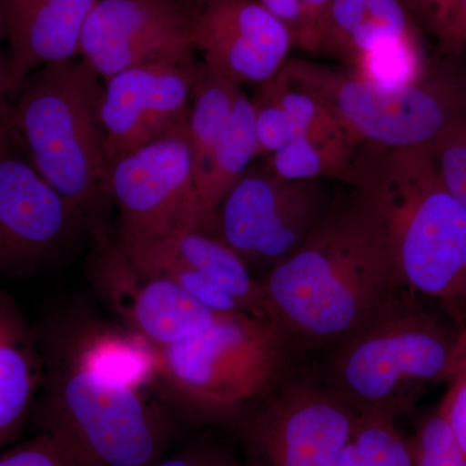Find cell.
Returning <instances> with one entry per match:
<instances>
[{
	"mask_svg": "<svg viewBox=\"0 0 466 466\" xmlns=\"http://www.w3.org/2000/svg\"><path fill=\"white\" fill-rule=\"evenodd\" d=\"M0 466H81L51 435L39 431L32 440L0 455Z\"/></svg>",
	"mask_w": 466,
	"mask_h": 466,
	"instance_id": "obj_28",
	"label": "cell"
},
{
	"mask_svg": "<svg viewBox=\"0 0 466 466\" xmlns=\"http://www.w3.org/2000/svg\"><path fill=\"white\" fill-rule=\"evenodd\" d=\"M284 69L323 104L355 147L425 146L466 116V67L453 61L431 60L421 78L397 88L308 58H290Z\"/></svg>",
	"mask_w": 466,
	"mask_h": 466,
	"instance_id": "obj_6",
	"label": "cell"
},
{
	"mask_svg": "<svg viewBox=\"0 0 466 466\" xmlns=\"http://www.w3.org/2000/svg\"><path fill=\"white\" fill-rule=\"evenodd\" d=\"M334 200L327 182L283 179L263 159L254 161L204 233L225 242L249 268L268 272L305 244Z\"/></svg>",
	"mask_w": 466,
	"mask_h": 466,
	"instance_id": "obj_8",
	"label": "cell"
},
{
	"mask_svg": "<svg viewBox=\"0 0 466 466\" xmlns=\"http://www.w3.org/2000/svg\"><path fill=\"white\" fill-rule=\"evenodd\" d=\"M357 147L346 139L296 137L263 158L279 177L297 182H341L351 186Z\"/></svg>",
	"mask_w": 466,
	"mask_h": 466,
	"instance_id": "obj_22",
	"label": "cell"
},
{
	"mask_svg": "<svg viewBox=\"0 0 466 466\" xmlns=\"http://www.w3.org/2000/svg\"><path fill=\"white\" fill-rule=\"evenodd\" d=\"M147 466H247L231 450L216 441H193L174 455L155 460Z\"/></svg>",
	"mask_w": 466,
	"mask_h": 466,
	"instance_id": "obj_30",
	"label": "cell"
},
{
	"mask_svg": "<svg viewBox=\"0 0 466 466\" xmlns=\"http://www.w3.org/2000/svg\"><path fill=\"white\" fill-rule=\"evenodd\" d=\"M314 56L383 88L413 84L431 64L408 0H333Z\"/></svg>",
	"mask_w": 466,
	"mask_h": 466,
	"instance_id": "obj_11",
	"label": "cell"
},
{
	"mask_svg": "<svg viewBox=\"0 0 466 466\" xmlns=\"http://www.w3.org/2000/svg\"><path fill=\"white\" fill-rule=\"evenodd\" d=\"M446 383L449 388L438 410L466 460V328L462 329L458 361Z\"/></svg>",
	"mask_w": 466,
	"mask_h": 466,
	"instance_id": "obj_27",
	"label": "cell"
},
{
	"mask_svg": "<svg viewBox=\"0 0 466 466\" xmlns=\"http://www.w3.org/2000/svg\"><path fill=\"white\" fill-rule=\"evenodd\" d=\"M359 420L329 386L297 380L279 382L232 421L247 466H337Z\"/></svg>",
	"mask_w": 466,
	"mask_h": 466,
	"instance_id": "obj_9",
	"label": "cell"
},
{
	"mask_svg": "<svg viewBox=\"0 0 466 466\" xmlns=\"http://www.w3.org/2000/svg\"><path fill=\"white\" fill-rule=\"evenodd\" d=\"M431 147L441 179L466 208V116L431 143Z\"/></svg>",
	"mask_w": 466,
	"mask_h": 466,
	"instance_id": "obj_26",
	"label": "cell"
},
{
	"mask_svg": "<svg viewBox=\"0 0 466 466\" xmlns=\"http://www.w3.org/2000/svg\"><path fill=\"white\" fill-rule=\"evenodd\" d=\"M420 24L425 25L446 54H453L456 0H408Z\"/></svg>",
	"mask_w": 466,
	"mask_h": 466,
	"instance_id": "obj_29",
	"label": "cell"
},
{
	"mask_svg": "<svg viewBox=\"0 0 466 466\" xmlns=\"http://www.w3.org/2000/svg\"><path fill=\"white\" fill-rule=\"evenodd\" d=\"M189 35L201 63L241 87L274 78L296 48L288 27L259 0H208L189 17Z\"/></svg>",
	"mask_w": 466,
	"mask_h": 466,
	"instance_id": "obj_15",
	"label": "cell"
},
{
	"mask_svg": "<svg viewBox=\"0 0 466 466\" xmlns=\"http://www.w3.org/2000/svg\"><path fill=\"white\" fill-rule=\"evenodd\" d=\"M464 47H466V0H456L453 54L458 55Z\"/></svg>",
	"mask_w": 466,
	"mask_h": 466,
	"instance_id": "obj_32",
	"label": "cell"
},
{
	"mask_svg": "<svg viewBox=\"0 0 466 466\" xmlns=\"http://www.w3.org/2000/svg\"><path fill=\"white\" fill-rule=\"evenodd\" d=\"M289 30L296 48L314 56L319 33L333 0H259Z\"/></svg>",
	"mask_w": 466,
	"mask_h": 466,
	"instance_id": "obj_24",
	"label": "cell"
},
{
	"mask_svg": "<svg viewBox=\"0 0 466 466\" xmlns=\"http://www.w3.org/2000/svg\"><path fill=\"white\" fill-rule=\"evenodd\" d=\"M174 3H177L180 8L191 17L192 14H195L198 8L201 7L204 3H207L208 0H173Z\"/></svg>",
	"mask_w": 466,
	"mask_h": 466,
	"instance_id": "obj_34",
	"label": "cell"
},
{
	"mask_svg": "<svg viewBox=\"0 0 466 466\" xmlns=\"http://www.w3.org/2000/svg\"><path fill=\"white\" fill-rule=\"evenodd\" d=\"M90 228L84 214L18 153L0 161V284L69 253Z\"/></svg>",
	"mask_w": 466,
	"mask_h": 466,
	"instance_id": "obj_12",
	"label": "cell"
},
{
	"mask_svg": "<svg viewBox=\"0 0 466 466\" xmlns=\"http://www.w3.org/2000/svg\"><path fill=\"white\" fill-rule=\"evenodd\" d=\"M90 238L92 287L130 333L153 348L183 341L225 315L193 299L167 279L137 268L119 247L112 229H97Z\"/></svg>",
	"mask_w": 466,
	"mask_h": 466,
	"instance_id": "obj_13",
	"label": "cell"
},
{
	"mask_svg": "<svg viewBox=\"0 0 466 466\" xmlns=\"http://www.w3.org/2000/svg\"><path fill=\"white\" fill-rule=\"evenodd\" d=\"M39 341L46 364L39 431L81 466H147L164 455L170 426L143 386L101 375L58 343Z\"/></svg>",
	"mask_w": 466,
	"mask_h": 466,
	"instance_id": "obj_4",
	"label": "cell"
},
{
	"mask_svg": "<svg viewBox=\"0 0 466 466\" xmlns=\"http://www.w3.org/2000/svg\"><path fill=\"white\" fill-rule=\"evenodd\" d=\"M45 372L38 333L0 284V446L23 428L41 394Z\"/></svg>",
	"mask_w": 466,
	"mask_h": 466,
	"instance_id": "obj_18",
	"label": "cell"
},
{
	"mask_svg": "<svg viewBox=\"0 0 466 466\" xmlns=\"http://www.w3.org/2000/svg\"><path fill=\"white\" fill-rule=\"evenodd\" d=\"M364 466H412V447L391 420L361 417L354 433Z\"/></svg>",
	"mask_w": 466,
	"mask_h": 466,
	"instance_id": "obj_23",
	"label": "cell"
},
{
	"mask_svg": "<svg viewBox=\"0 0 466 466\" xmlns=\"http://www.w3.org/2000/svg\"><path fill=\"white\" fill-rule=\"evenodd\" d=\"M12 100L8 94V61L0 58V119L9 127L11 119Z\"/></svg>",
	"mask_w": 466,
	"mask_h": 466,
	"instance_id": "obj_31",
	"label": "cell"
},
{
	"mask_svg": "<svg viewBox=\"0 0 466 466\" xmlns=\"http://www.w3.org/2000/svg\"><path fill=\"white\" fill-rule=\"evenodd\" d=\"M189 16L173 0H97L79 36L78 57L103 81L149 64L195 63Z\"/></svg>",
	"mask_w": 466,
	"mask_h": 466,
	"instance_id": "obj_14",
	"label": "cell"
},
{
	"mask_svg": "<svg viewBox=\"0 0 466 466\" xmlns=\"http://www.w3.org/2000/svg\"><path fill=\"white\" fill-rule=\"evenodd\" d=\"M242 92L241 86L218 75L205 64L198 63L187 119V137L192 150L196 188L225 134Z\"/></svg>",
	"mask_w": 466,
	"mask_h": 466,
	"instance_id": "obj_21",
	"label": "cell"
},
{
	"mask_svg": "<svg viewBox=\"0 0 466 466\" xmlns=\"http://www.w3.org/2000/svg\"><path fill=\"white\" fill-rule=\"evenodd\" d=\"M410 441L412 466H466L464 455L438 408L420 422Z\"/></svg>",
	"mask_w": 466,
	"mask_h": 466,
	"instance_id": "obj_25",
	"label": "cell"
},
{
	"mask_svg": "<svg viewBox=\"0 0 466 466\" xmlns=\"http://www.w3.org/2000/svg\"><path fill=\"white\" fill-rule=\"evenodd\" d=\"M257 158H260V153L254 104L242 92L225 134L211 156L207 171L198 183L200 205V227L198 231H208L220 202Z\"/></svg>",
	"mask_w": 466,
	"mask_h": 466,
	"instance_id": "obj_20",
	"label": "cell"
},
{
	"mask_svg": "<svg viewBox=\"0 0 466 466\" xmlns=\"http://www.w3.org/2000/svg\"><path fill=\"white\" fill-rule=\"evenodd\" d=\"M260 284L288 341L309 349L337 345L413 294L381 223L354 189Z\"/></svg>",
	"mask_w": 466,
	"mask_h": 466,
	"instance_id": "obj_1",
	"label": "cell"
},
{
	"mask_svg": "<svg viewBox=\"0 0 466 466\" xmlns=\"http://www.w3.org/2000/svg\"><path fill=\"white\" fill-rule=\"evenodd\" d=\"M354 191L381 223L401 280L466 328V208L441 179L433 147H357Z\"/></svg>",
	"mask_w": 466,
	"mask_h": 466,
	"instance_id": "obj_2",
	"label": "cell"
},
{
	"mask_svg": "<svg viewBox=\"0 0 466 466\" xmlns=\"http://www.w3.org/2000/svg\"><path fill=\"white\" fill-rule=\"evenodd\" d=\"M407 297L334 345L329 388L359 416L395 421L420 395L449 381L464 328Z\"/></svg>",
	"mask_w": 466,
	"mask_h": 466,
	"instance_id": "obj_5",
	"label": "cell"
},
{
	"mask_svg": "<svg viewBox=\"0 0 466 466\" xmlns=\"http://www.w3.org/2000/svg\"><path fill=\"white\" fill-rule=\"evenodd\" d=\"M3 41H7V36H5V24H3L2 18H0V58H5L2 54Z\"/></svg>",
	"mask_w": 466,
	"mask_h": 466,
	"instance_id": "obj_35",
	"label": "cell"
},
{
	"mask_svg": "<svg viewBox=\"0 0 466 466\" xmlns=\"http://www.w3.org/2000/svg\"><path fill=\"white\" fill-rule=\"evenodd\" d=\"M198 63L149 64L104 81L101 119L109 167L159 137L186 130Z\"/></svg>",
	"mask_w": 466,
	"mask_h": 466,
	"instance_id": "obj_16",
	"label": "cell"
},
{
	"mask_svg": "<svg viewBox=\"0 0 466 466\" xmlns=\"http://www.w3.org/2000/svg\"><path fill=\"white\" fill-rule=\"evenodd\" d=\"M119 245L149 251L186 266L238 300L245 314L275 323L260 280L251 275L249 266L219 238L198 229H180L155 240Z\"/></svg>",
	"mask_w": 466,
	"mask_h": 466,
	"instance_id": "obj_19",
	"label": "cell"
},
{
	"mask_svg": "<svg viewBox=\"0 0 466 466\" xmlns=\"http://www.w3.org/2000/svg\"><path fill=\"white\" fill-rule=\"evenodd\" d=\"M108 192L118 216L119 244L198 229L200 205L187 128L116 159L109 168Z\"/></svg>",
	"mask_w": 466,
	"mask_h": 466,
	"instance_id": "obj_10",
	"label": "cell"
},
{
	"mask_svg": "<svg viewBox=\"0 0 466 466\" xmlns=\"http://www.w3.org/2000/svg\"><path fill=\"white\" fill-rule=\"evenodd\" d=\"M97 0H0L9 45L12 103L39 67L78 57L79 36Z\"/></svg>",
	"mask_w": 466,
	"mask_h": 466,
	"instance_id": "obj_17",
	"label": "cell"
},
{
	"mask_svg": "<svg viewBox=\"0 0 466 466\" xmlns=\"http://www.w3.org/2000/svg\"><path fill=\"white\" fill-rule=\"evenodd\" d=\"M104 82L81 57L36 69L12 103L9 130L46 183L75 205L90 233L108 225Z\"/></svg>",
	"mask_w": 466,
	"mask_h": 466,
	"instance_id": "obj_3",
	"label": "cell"
},
{
	"mask_svg": "<svg viewBox=\"0 0 466 466\" xmlns=\"http://www.w3.org/2000/svg\"><path fill=\"white\" fill-rule=\"evenodd\" d=\"M17 150L16 143H15L8 125L0 119V161L8 157L12 153H16Z\"/></svg>",
	"mask_w": 466,
	"mask_h": 466,
	"instance_id": "obj_33",
	"label": "cell"
},
{
	"mask_svg": "<svg viewBox=\"0 0 466 466\" xmlns=\"http://www.w3.org/2000/svg\"><path fill=\"white\" fill-rule=\"evenodd\" d=\"M288 345L272 321L225 314L183 341L155 348L158 380L195 415L233 420L281 381Z\"/></svg>",
	"mask_w": 466,
	"mask_h": 466,
	"instance_id": "obj_7",
	"label": "cell"
}]
</instances>
